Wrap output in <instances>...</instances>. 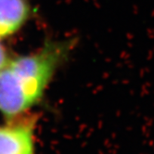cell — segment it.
Masks as SVG:
<instances>
[{
	"label": "cell",
	"instance_id": "1",
	"mask_svg": "<svg viewBox=\"0 0 154 154\" xmlns=\"http://www.w3.org/2000/svg\"><path fill=\"white\" fill-rule=\"evenodd\" d=\"M72 47V40H49L35 52L8 60L0 69V112L6 119L29 112L42 100Z\"/></svg>",
	"mask_w": 154,
	"mask_h": 154
},
{
	"label": "cell",
	"instance_id": "2",
	"mask_svg": "<svg viewBox=\"0 0 154 154\" xmlns=\"http://www.w3.org/2000/svg\"><path fill=\"white\" fill-rule=\"evenodd\" d=\"M0 125V154H35L37 117L26 112Z\"/></svg>",
	"mask_w": 154,
	"mask_h": 154
},
{
	"label": "cell",
	"instance_id": "3",
	"mask_svg": "<svg viewBox=\"0 0 154 154\" xmlns=\"http://www.w3.org/2000/svg\"><path fill=\"white\" fill-rule=\"evenodd\" d=\"M31 12L29 0H0V39L19 32L27 23Z\"/></svg>",
	"mask_w": 154,
	"mask_h": 154
},
{
	"label": "cell",
	"instance_id": "4",
	"mask_svg": "<svg viewBox=\"0 0 154 154\" xmlns=\"http://www.w3.org/2000/svg\"><path fill=\"white\" fill-rule=\"evenodd\" d=\"M8 60H9V58L8 57L7 50L2 46V44L0 43V69L4 67Z\"/></svg>",
	"mask_w": 154,
	"mask_h": 154
}]
</instances>
